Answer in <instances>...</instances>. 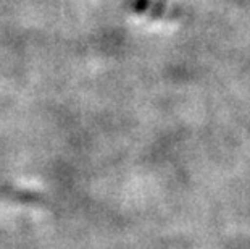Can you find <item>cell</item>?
Masks as SVG:
<instances>
[{"mask_svg":"<svg viewBox=\"0 0 250 249\" xmlns=\"http://www.w3.org/2000/svg\"><path fill=\"white\" fill-rule=\"evenodd\" d=\"M129 7L136 13L147 15L153 20H169L179 21L186 18V10L178 7L176 3H169L167 0H132Z\"/></svg>","mask_w":250,"mask_h":249,"instance_id":"cell-1","label":"cell"}]
</instances>
